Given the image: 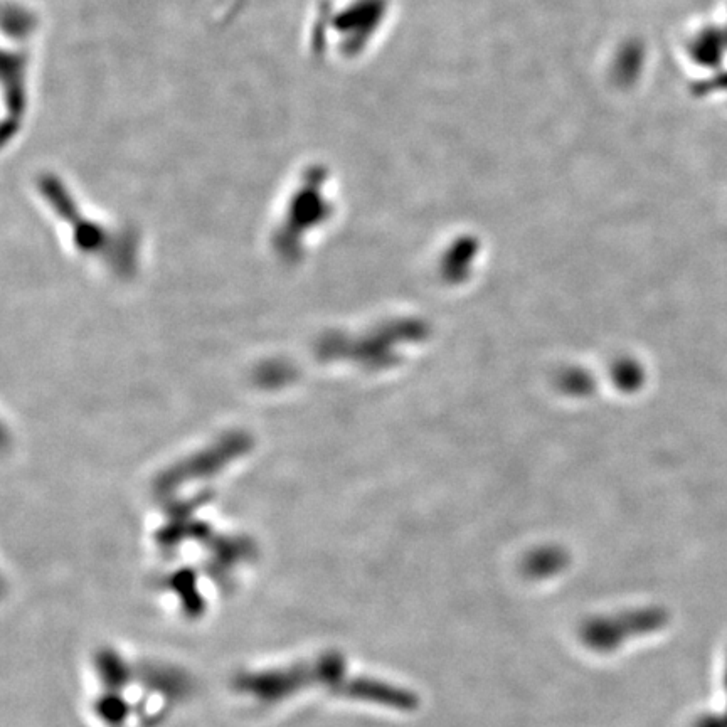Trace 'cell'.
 <instances>
[{
	"label": "cell",
	"mask_w": 727,
	"mask_h": 727,
	"mask_svg": "<svg viewBox=\"0 0 727 727\" xmlns=\"http://www.w3.org/2000/svg\"><path fill=\"white\" fill-rule=\"evenodd\" d=\"M43 14L27 0H4L2 14V142L16 145L31 117Z\"/></svg>",
	"instance_id": "obj_1"
},
{
	"label": "cell",
	"mask_w": 727,
	"mask_h": 727,
	"mask_svg": "<svg viewBox=\"0 0 727 727\" xmlns=\"http://www.w3.org/2000/svg\"><path fill=\"white\" fill-rule=\"evenodd\" d=\"M657 623L655 616L648 611H628L625 615L611 616V618H596L583 627V640L588 647L596 652H611L616 645L625 642L637 632L650 630Z\"/></svg>",
	"instance_id": "obj_2"
},
{
	"label": "cell",
	"mask_w": 727,
	"mask_h": 727,
	"mask_svg": "<svg viewBox=\"0 0 727 727\" xmlns=\"http://www.w3.org/2000/svg\"><path fill=\"white\" fill-rule=\"evenodd\" d=\"M216 2V0H214ZM248 0H218V6H216V12H221V17L229 19V17L236 16L239 11H243Z\"/></svg>",
	"instance_id": "obj_3"
}]
</instances>
